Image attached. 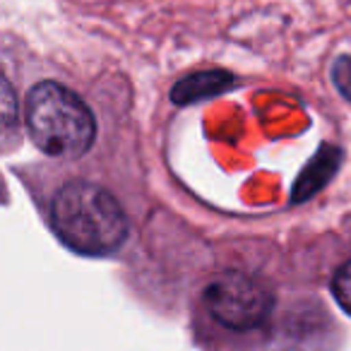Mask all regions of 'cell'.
<instances>
[{
	"mask_svg": "<svg viewBox=\"0 0 351 351\" xmlns=\"http://www.w3.org/2000/svg\"><path fill=\"white\" fill-rule=\"evenodd\" d=\"M205 311L217 325L234 332L258 330L272 313V291L248 272H221L202 293Z\"/></svg>",
	"mask_w": 351,
	"mask_h": 351,
	"instance_id": "3957f363",
	"label": "cell"
},
{
	"mask_svg": "<svg viewBox=\"0 0 351 351\" xmlns=\"http://www.w3.org/2000/svg\"><path fill=\"white\" fill-rule=\"evenodd\" d=\"M51 226L80 255L113 253L125 243L130 231L121 202L92 181H70L58 188L51 202Z\"/></svg>",
	"mask_w": 351,
	"mask_h": 351,
	"instance_id": "6da1fadb",
	"label": "cell"
},
{
	"mask_svg": "<svg viewBox=\"0 0 351 351\" xmlns=\"http://www.w3.org/2000/svg\"><path fill=\"white\" fill-rule=\"evenodd\" d=\"M25 123L32 142L44 154L58 159H77L87 154L97 135V123L87 104L53 80L29 89Z\"/></svg>",
	"mask_w": 351,
	"mask_h": 351,
	"instance_id": "7a4b0ae2",
	"label": "cell"
},
{
	"mask_svg": "<svg viewBox=\"0 0 351 351\" xmlns=\"http://www.w3.org/2000/svg\"><path fill=\"white\" fill-rule=\"evenodd\" d=\"M231 84H234V77L226 70H202V73H193L188 77L178 80L171 89V101L178 104V106H186V104L217 97V94L226 92Z\"/></svg>",
	"mask_w": 351,
	"mask_h": 351,
	"instance_id": "277c9868",
	"label": "cell"
},
{
	"mask_svg": "<svg viewBox=\"0 0 351 351\" xmlns=\"http://www.w3.org/2000/svg\"><path fill=\"white\" fill-rule=\"evenodd\" d=\"M332 293L339 301V306L351 315V260L346 265H341L339 272L332 279Z\"/></svg>",
	"mask_w": 351,
	"mask_h": 351,
	"instance_id": "8992f818",
	"label": "cell"
},
{
	"mask_svg": "<svg viewBox=\"0 0 351 351\" xmlns=\"http://www.w3.org/2000/svg\"><path fill=\"white\" fill-rule=\"evenodd\" d=\"M332 77L341 94L351 101V58H339L332 68Z\"/></svg>",
	"mask_w": 351,
	"mask_h": 351,
	"instance_id": "52a82bcc",
	"label": "cell"
},
{
	"mask_svg": "<svg viewBox=\"0 0 351 351\" xmlns=\"http://www.w3.org/2000/svg\"><path fill=\"white\" fill-rule=\"evenodd\" d=\"M17 125H20V106H17L15 87L0 73V149H8L15 142Z\"/></svg>",
	"mask_w": 351,
	"mask_h": 351,
	"instance_id": "5b68a950",
	"label": "cell"
}]
</instances>
